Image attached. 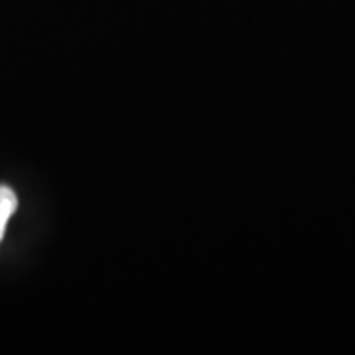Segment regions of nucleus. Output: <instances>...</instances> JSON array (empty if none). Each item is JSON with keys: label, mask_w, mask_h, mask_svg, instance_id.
Returning <instances> with one entry per match:
<instances>
[{"label": "nucleus", "mask_w": 355, "mask_h": 355, "mask_svg": "<svg viewBox=\"0 0 355 355\" xmlns=\"http://www.w3.org/2000/svg\"><path fill=\"white\" fill-rule=\"evenodd\" d=\"M18 207V198L8 186H0V241L4 237V231L8 225V219Z\"/></svg>", "instance_id": "1"}]
</instances>
